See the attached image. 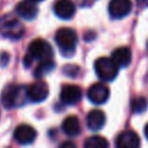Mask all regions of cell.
Listing matches in <instances>:
<instances>
[{"label": "cell", "mask_w": 148, "mask_h": 148, "mask_svg": "<svg viewBox=\"0 0 148 148\" xmlns=\"http://www.w3.org/2000/svg\"><path fill=\"white\" fill-rule=\"evenodd\" d=\"M53 57V49L52 46L44 39L37 38L29 44V49L27 54L24 56L23 64L25 67H30L34 60H47L52 59Z\"/></svg>", "instance_id": "obj_1"}, {"label": "cell", "mask_w": 148, "mask_h": 148, "mask_svg": "<svg viewBox=\"0 0 148 148\" xmlns=\"http://www.w3.org/2000/svg\"><path fill=\"white\" fill-rule=\"evenodd\" d=\"M27 99V87L20 84L6 86L0 96V101L6 109L22 106Z\"/></svg>", "instance_id": "obj_2"}, {"label": "cell", "mask_w": 148, "mask_h": 148, "mask_svg": "<svg viewBox=\"0 0 148 148\" xmlns=\"http://www.w3.org/2000/svg\"><path fill=\"white\" fill-rule=\"evenodd\" d=\"M25 34L23 23L13 14L0 16V35L9 39H20Z\"/></svg>", "instance_id": "obj_3"}, {"label": "cell", "mask_w": 148, "mask_h": 148, "mask_svg": "<svg viewBox=\"0 0 148 148\" xmlns=\"http://www.w3.org/2000/svg\"><path fill=\"white\" fill-rule=\"evenodd\" d=\"M56 43L64 57H71L74 54L77 45V35L71 28H60L54 36Z\"/></svg>", "instance_id": "obj_4"}, {"label": "cell", "mask_w": 148, "mask_h": 148, "mask_svg": "<svg viewBox=\"0 0 148 148\" xmlns=\"http://www.w3.org/2000/svg\"><path fill=\"white\" fill-rule=\"evenodd\" d=\"M118 68L111 58L101 57L95 61V72L102 81H112L118 74Z\"/></svg>", "instance_id": "obj_5"}, {"label": "cell", "mask_w": 148, "mask_h": 148, "mask_svg": "<svg viewBox=\"0 0 148 148\" xmlns=\"http://www.w3.org/2000/svg\"><path fill=\"white\" fill-rule=\"evenodd\" d=\"M87 96L90 102H92L95 104H103L108 101V98L110 96V90L106 84H104L102 82H97L89 87V89L87 91Z\"/></svg>", "instance_id": "obj_6"}, {"label": "cell", "mask_w": 148, "mask_h": 148, "mask_svg": "<svg viewBox=\"0 0 148 148\" xmlns=\"http://www.w3.org/2000/svg\"><path fill=\"white\" fill-rule=\"evenodd\" d=\"M49 96V86L44 81H37L27 87V97L34 103H39Z\"/></svg>", "instance_id": "obj_7"}, {"label": "cell", "mask_w": 148, "mask_h": 148, "mask_svg": "<svg viewBox=\"0 0 148 148\" xmlns=\"http://www.w3.org/2000/svg\"><path fill=\"white\" fill-rule=\"evenodd\" d=\"M82 98V90L75 84H65L60 90V101L66 105H74Z\"/></svg>", "instance_id": "obj_8"}, {"label": "cell", "mask_w": 148, "mask_h": 148, "mask_svg": "<svg viewBox=\"0 0 148 148\" xmlns=\"http://www.w3.org/2000/svg\"><path fill=\"white\" fill-rule=\"evenodd\" d=\"M36 136V130L28 124H21L14 131V139L20 145H30L35 141Z\"/></svg>", "instance_id": "obj_9"}, {"label": "cell", "mask_w": 148, "mask_h": 148, "mask_svg": "<svg viewBox=\"0 0 148 148\" xmlns=\"http://www.w3.org/2000/svg\"><path fill=\"white\" fill-rule=\"evenodd\" d=\"M132 9L131 0H111L109 3V14L113 18H121L130 14Z\"/></svg>", "instance_id": "obj_10"}, {"label": "cell", "mask_w": 148, "mask_h": 148, "mask_svg": "<svg viewBox=\"0 0 148 148\" xmlns=\"http://www.w3.org/2000/svg\"><path fill=\"white\" fill-rule=\"evenodd\" d=\"M118 148H136L140 146V138L133 131H124L116 139Z\"/></svg>", "instance_id": "obj_11"}, {"label": "cell", "mask_w": 148, "mask_h": 148, "mask_svg": "<svg viewBox=\"0 0 148 148\" xmlns=\"http://www.w3.org/2000/svg\"><path fill=\"white\" fill-rule=\"evenodd\" d=\"M54 14L62 20H69L75 14V5L72 0H58L53 6Z\"/></svg>", "instance_id": "obj_12"}, {"label": "cell", "mask_w": 148, "mask_h": 148, "mask_svg": "<svg viewBox=\"0 0 148 148\" xmlns=\"http://www.w3.org/2000/svg\"><path fill=\"white\" fill-rule=\"evenodd\" d=\"M15 10L20 17L28 20V21L34 20L38 15V7L31 0H23V1L18 2Z\"/></svg>", "instance_id": "obj_13"}, {"label": "cell", "mask_w": 148, "mask_h": 148, "mask_svg": "<svg viewBox=\"0 0 148 148\" xmlns=\"http://www.w3.org/2000/svg\"><path fill=\"white\" fill-rule=\"evenodd\" d=\"M111 59L113 60V62L118 66V67H126L130 65L131 60H132V53L131 50L126 46H120L117 47L112 54H111Z\"/></svg>", "instance_id": "obj_14"}, {"label": "cell", "mask_w": 148, "mask_h": 148, "mask_svg": "<svg viewBox=\"0 0 148 148\" xmlns=\"http://www.w3.org/2000/svg\"><path fill=\"white\" fill-rule=\"evenodd\" d=\"M105 124V114L102 110H91L87 116V126L91 131H99Z\"/></svg>", "instance_id": "obj_15"}, {"label": "cell", "mask_w": 148, "mask_h": 148, "mask_svg": "<svg viewBox=\"0 0 148 148\" xmlns=\"http://www.w3.org/2000/svg\"><path fill=\"white\" fill-rule=\"evenodd\" d=\"M61 128L64 133L68 136H75L80 134L81 132V125L79 121V118L76 116H68L64 119Z\"/></svg>", "instance_id": "obj_16"}, {"label": "cell", "mask_w": 148, "mask_h": 148, "mask_svg": "<svg viewBox=\"0 0 148 148\" xmlns=\"http://www.w3.org/2000/svg\"><path fill=\"white\" fill-rule=\"evenodd\" d=\"M56 67V64L52 59H47V60H42L38 66L35 68V77L39 79V77H43L45 75H47L49 73H51Z\"/></svg>", "instance_id": "obj_17"}, {"label": "cell", "mask_w": 148, "mask_h": 148, "mask_svg": "<svg viewBox=\"0 0 148 148\" xmlns=\"http://www.w3.org/2000/svg\"><path fill=\"white\" fill-rule=\"evenodd\" d=\"M109 146V142L106 141V139L95 135V136H90L84 141V147L86 148H105Z\"/></svg>", "instance_id": "obj_18"}, {"label": "cell", "mask_w": 148, "mask_h": 148, "mask_svg": "<svg viewBox=\"0 0 148 148\" xmlns=\"http://www.w3.org/2000/svg\"><path fill=\"white\" fill-rule=\"evenodd\" d=\"M148 106V102L143 96H138L134 97L131 102V109L134 113H142L146 111Z\"/></svg>", "instance_id": "obj_19"}, {"label": "cell", "mask_w": 148, "mask_h": 148, "mask_svg": "<svg viewBox=\"0 0 148 148\" xmlns=\"http://www.w3.org/2000/svg\"><path fill=\"white\" fill-rule=\"evenodd\" d=\"M79 67L75 66V65H67L65 68H64V73L69 75V76H76L77 73H79Z\"/></svg>", "instance_id": "obj_20"}, {"label": "cell", "mask_w": 148, "mask_h": 148, "mask_svg": "<svg viewBox=\"0 0 148 148\" xmlns=\"http://www.w3.org/2000/svg\"><path fill=\"white\" fill-rule=\"evenodd\" d=\"M8 61H9V54L7 52L0 53V65L1 66H6L8 64Z\"/></svg>", "instance_id": "obj_21"}, {"label": "cell", "mask_w": 148, "mask_h": 148, "mask_svg": "<svg viewBox=\"0 0 148 148\" xmlns=\"http://www.w3.org/2000/svg\"><path fill=\"white\" fill-rule=\"evenodd\" d=\"M95 1H96V0H77L79 5H80L81 7H89V6H91Z\"/></svg>", "instance_id": "obj_22"}, {"label": "cell", "mask_w": 148, "mask_h": 148, "mask_svg": "<svg viewBox=\"0 0 148 148\" xmlns=\"http://www.w3.org/2000/svg\"><path fill=\"white\" fill-rule=\"evenodd\" d=\"M136 2H138V6L141 8L148 7V0H136Z\"/></svg>", "instance_id": "obj_23"}, {"label": "cell", "mask_w": 148, "mask_h": 148, "mask_svg": "<svg viewBox=\"0 0 148 148\" xmlns=\"http://www.w3.org/2000/svg\"><path fill=\"white\" fill-rule=\"evenodd\" d=\"M60 147H72V148H74L75 143H73V142H64V143L60 145Z\"/></svg>", "instance_id": "obj_24"}, {"label": "cell", "mask_w": 148, "mask_h": 148, "mask_svg": "<svg viewBox=\"0 0 148 148\" xmlns=\"http://www.w3.org/2000/svg\"><path fill=\"white\" fill-rule=\"evenodd\" d=\"M145 135H146V138L148 139V124H147L146 127H145Z\"/></svg>", "instance_id": "obj_25"}, {"label": "cell", "mask_w": 148, "mask_h": 148, "mask_svg": "<svg viewBox=\"0 0 148 148\" xmlns=\"http://www.w3.org/2000/svg\"><path fill=\"white\" fill-rule=\"evenodd\" d=\"M31 1H34V2H38V1H43V0H31Z\"/></svg>", "instance_id": "obj_26"}]
</instances>
